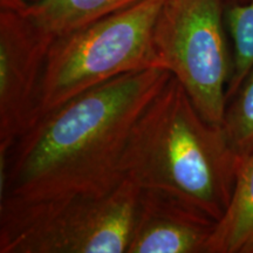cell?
Here are the masks:
<instances>
[{
	"label": "cell",
	"mask_w": 253,
	"mask_h": 253,
	"mask_svg": "<svg viewBox=\"0 0 253 253\" xmlns=\"http://www.w3.org/2000/svg\"><path fill=\"white\" fill-rule=\"evenodd\" d=\"M227 5H231V4H238V2H244L246 0H225Z\"/></svg>",
	"instance_id": "4fadbf2b"
},
{
	"label": "cell",
	"mask_w": 253,
	"mask_h": 253,
	"mask_svg": "<svg viewBox=\"0 0 253 253\" xmlns=\"http://www.w3.org/2000/svg\"><path fill=\"white\" fill-rule=\"evenodd\" d=\"M205 253H253V153L242 161L229 208L217 221Z\"/></svg>",
	"instance_id": "ba28073f"
},
{
	"label": "cell",
	"mask_w": 253,
	"mask_h": 253,
	"mask_svg": "<svg viewBox=\"0 0 253 253\" xmlns=\"http://www.w3.org/2000/svg\"><path fill=\"white\" fill-rule=\"evenodd\" d=\"M240 164L223 126L205 121L171 75L132 126L121 173L140 190L169 196L218 221Z\"/></svg>",
	"instance_id": "7a4b0ae2"
},
{
	"label": "cell",
	"mask_w": 253,
	"mask_h": 253,
	"mask_svg": "<svg viewBox=\"0 0 253 253\" xmlns=\"http://www.w3.org/2000/svg\"><path fill=\"white\" fill-rule=\"evenodd\" d=\"M27 0H0V8L23 11L26 8Z\"/></svg>",
	"instance_id": "7c38bea8"
},
{
	"label": "cell",
	"mask_w": 253,
	"mask_h": 253,
	"mask_svg": "<svg viewBox=\"0 0 253 253\" xmlns=\"http://www.w3.org/2000/svg\"><path fill=\"white\" fill-rule=\"evenodd\" d=\"M140 189L101 196L0 199V253H126Z\"/></svg>",
	"instance_id": "3957f363"
},
{
	"label": "cell",
	"mask_w": 253,
	"mask_h": 253,
	"mask_svg": "<svg viewBox=\"0 0 253 253\" xmlns=\"http://www.w3.org/2000/svg\"><path fill=\"white\" fill-rule=\"evenodd\" d=\"M223 128L240 160L253 153V67L235 96L227 102Z\"/></svg>",
	"instance_id": "8fae6325"
},
{
	"label": "cell",
	"mask_w": 253,
	"mask_h": 253,
	"mask_svg": "<svg viewBox=\"0 0 253 253\" xmlns=\"http://www.w3.org/2000/svg\"><path fill=\"white\" fill-rule=\"evenodd\" d=\"M170 78L160 67L126 73L40 114L0 156V199L101 196L115 189L132 126Z\"/></svg>",
	"instance_id": "6da1fadb"
},
{
	"label": "cell",
	"mask_w": 253,
	"mask_h": 253,
	"mask_svg": "<svg viewBox=\"0 0 253 253\" xmlns=\"http://www.w3.org/2000/svg\"><path fill=\"white\" fill-rule=\"evenodd\" d=\"M166 1L141 0L53 40L38 116L126 73L158 67L154 32Z\"/></svg>",
	"instance_id": "277c9868"
},
{
	"label": "cell",
	"mask_w": 253,
	"mask_h": 253,
	"mask_svg": "<svg viewBox=\"0 0 253 253\" xmlns=\"http://www.w3.org/2000/svg\"><path fill=\"white\" fill-rule=\"evenodd\" d=\"M53 40L24 11L0 8V156L37 119Z\"/></svg>",
	"instance_id": "8992f818"
},
{
	"label": "cell",
	"mask_w": 253,
	"mask_h": 253,
	"mask_svg": "<svg viewBox=\"0 0 253 253\" xmlns=\"http://www.w3.org/2000/svg\"><path fill=\"white\" fill-rule=\"evenodd\" d=\"M138 1L141 0H32L23 11L56 39Z\"/></svg>",
	"instance_id": "9c48e42d"
},
{
	"label": "cell",
	"mask_w": 253,
	"mask_h": 253,
	"mask_svg": "<svg viewBox=\"0 0 253 253\" xmlns=\"http://www.w3.org/2000/svg\"><path fill=\"white\" fill-rule=\"evenodd\" d=\"M226 6L225 0H167L154 32L158 67L178 80L205 121L220 126L232 71Z\"/></svg>",
	"instance_id": "5b68a950"
},
{
	"label": "cell",
	"mask_w": 253,
	"mask_h": 253,
	"mask_svg": "<svg viewBox=\"0 0 253 253\" xmlns=\"http://www.w3.org/2000/svg\"><path fill=\"white\" fill-rule=\"evenodd\" d=\"M216 224L175 198L140 190L126 253H205Z\"/></svg>",
	"instance_id": "52a82bcc"
},
{
	"label": "cell",
	"mask_w": 253,
	"mask_h": 253,
	"mask_svg": "<svg viewBox=\"0 0 253 253\" xmlns=\"http://www.w3.org/2000/svg\"><path fill=\"white\" fill-rule=\"evenodd\" d=\"M225 23L232 40V71L227 102L235 96L253 67V0L226 6Z\"/></svg>",
	"instance_id": "30bf717a"
}]
</instances>
